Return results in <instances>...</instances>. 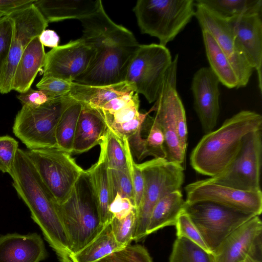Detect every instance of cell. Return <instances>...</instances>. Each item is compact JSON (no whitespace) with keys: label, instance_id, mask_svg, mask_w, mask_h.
Wrapping results in <instances>:
<instances>
[{"label":"cell","instance_id":"cell-44","mask_svg":"<svg viewBox=\"0 0 262 262\" xmlns=\"http://www.w3.org/2000/svg\"><path fill=\"white\" fill-rule=\"evenodd\" d=\"M17 97L23 105L33 107L41 106L53 99L43 91L31 88L26 92L20 94Z\"/></svg>","mask_w":262,"mask_h":262},{"label":"cell","instance_id":"cell-22","mask_svg":"<svg viewBox=\"0 0 262 262\" xmlns=\"http://www.w3.org/2000/svg\"><path fill=\"white\" fill-rule=\"evenodd\" d=\"M33 5L48 23L81 19L95 13L100 0H35Z\"/></svg>","mask_w":262,"mask_h":262},{"label":"cell","instance_id":"cell-24","mask_svg":"<svg viewBox=\"0 0 262 262\" xmlns=\"http://www.w3.org/2000/svg\"><path fill=\"white\" fill-rule=\"evenodd\" d=\"M100 152L97 162L88 171L89 173L94 194L97 200L101 224L105 226L110 223L112 217L109 212L111 203L108 167L107 163L104 142L99 144Z\"/></svg>","mask_w":262,"mask_h":262},{"label":"cell","instance_id":"cell-15","mask_svg":"<svg viewBox=\"0 0 262 262\" xmlns=\"http://www.w3.org/2000/svg\"><path fill=\"white\" fill-rule=\"evenodd\" d=\"M185 190L186 203L210 201L256 215L262 212L261 191H243L205 179L187 185Z\"/></svg>","mask_w":262,"mask_h":262},{"label":"cell","instance_id":"cell-6","mask_svg":"<svg viewBox=\"0 0 262 262\" xmlns=\"http://www.w3.org/2000/svg\"><path fill=\"white\" fill-rule=\"evenodd\" d=\"M75 101L69 94L38 107L23 105L14 119V134L28 149L57 147L58 123L64 111Z\"/></svg>","mask_w":262,"mask_h":262},{"label":"cell","instance_id":"cell-45","mask_svg":"<svg viewBox=\"0 0 262 262\" xmlns=\"http://www.w3.org/2000/svg\"><path fill=\"white\" fill-rule=\"evenodd\" d=\"M130 262H152V258L147 250L140 245H128Z\"/></svg>","mask_w":262,"mask_h":262},{"label":"cell","instance_id":"cell-4","mask_svg":"<svg viewBox=\"0 0 262 262\" xmlns=\"http://www.w3.org/2000/svg\"><path fill=\"white\" fill-rule=\"evenodd\" d=\"M56 208L72 253L90 243L102 230L98 204L88 170H84L69 197Z\"/></svg>","mask_w":262,"mask_h":262},{"label":"cell","instance_id":"cell-37","mask_svg":"<svg viewBox=\"0 0 262 262\" xmlns=\"http://www.w3.org/2000/svg\"><path fill=\"white\" fill-rule=\"evenodd\" d=\"M126 152V160L129 168L134 193V204L136 210L138 207L142 196L144 180L142 170L134 159L127 138H122Z\"/></svg>","mask_w":262,"mask_h":262},{"label":"cell","instance_id":"cell-16","mask_svg":"<svg viewBox=\"0 0 262 262\" xmlns=\"http://www.w3.org/2000/svg\"><path fill=\"white\" fill-rule=\"evenodd\" d=\"M202 30L209 32L229 60L237 77L238 88L246 86L253 69L238 51L226 19H223L195 1V14Z\"/></svg>","mask_w":262,"mask_h":262},{"label":"cell","instance_id":"cell-32","mask_svg":"<svg viewBox=\"0 0 262 262\" xmlns=\"http://www.w3.org/2000/svg\"><path fill=\"white\" fill-rule=\"evenodd\" d=\"M102 140L105 144L108 168L121 170L128 169L123 140L108 127Z\"/></svg>","mask_w":262,"mask_h":262},{"label":"cell","instance_id":"cell-13","mask_svg":"<svg viewBox=\"0 0 262 262\" xmlns=\"http://www.w3.org/2000/svg\"><path fill=\"white\" fill-rule=\"evenodd\" d=\"M33 3L8 15L13 20L14 32L8 58L0 77V93L3 94L12 91L14 71L26 47L48 26Z\"/></svg>","mask_w":262,"mask_h":262},{"label":"cell","instance_id":"cell-30","mask_svg":"<svg viewBox=\"0 0 262 262\" xmlns=\"http://www.w3.org/2000/svg\"><path fill=\"white\" fill-rule=\"evenodd\" d=\"M82 104L76 101L63 113L56 130L57 147L70 153L73 152L75 132Z\"/></svg>","mask_w":262,"mask_h":262},{"label":"cell","instance_id":"cell-33","mask_svg":"<svg viewBox=\"0 0 262 262\" xmlns=\"http://www.w3.org/2000/svg\"><path fill=\"white\" fill-rule=\"evenodd\" d=\"M111 202L117 193L128 198L134 204V193L129 168L121 170L108 168Z\"/></svg>","mask_w":262,"mask_h":262},{"label":"cell","instance_id":"cell-39","mask_svg":"<svg viewBox=\"0 0 262 262\" xmlns=\"http://www.w3.org/2000/svg\"><path fill=\"white\" fill-rule=\"evenodd\" d=\"M14 32V22L8 15L0 18V77L7 61Z\"/></svg>","mask_w":262,"mask_h":262},{"label":"cell","instance_id":"cell-27","mask_svg":"<svg viewBox=\"0 0 262 262\" xmlns=\"http://www.w3.org/2000/svg\"><path fill=\"white\" fill-rule=\"evenodd\" d=\"M202 32L209 68L224 86L238 88L237 77L228 57L209 32Z\"/></svg>","mask_w":262,"mask_h":262},{"label":"cell","instance_id":"cell-34","mask_svg":"<svg viewBox=\"0 0 262 262\" xmlns=\"http://www.w3.org/2000/svg\"><path fill=\"white\" fill-rule=\"evenodd\" d=\"M136 220V211L135 209L123 219L113 217L110 222L116 241L124 247L129 245L133 241Z\"/></svg>","mask_w":262,"mask_h":262},{"label":"cell","instance_id":"cell-19","mask_svg":"<svg viewBox=\"0 0 262 262\" xmlns=\"http://www.w3.org/2000/svg\"><path fill=\"white\" fill-rule=\"evenodd\" d=\"M262 233L259 215H255L228 235L211 253L214 262H243L256 237Z\"/></svg>","mask_w":262,"mask_h":262},{"label":"cell","instance_id":"cell-11","mask_svg":"<svg viewBox=\"0 0 262 262\" xmlns=\"http://www.w3.org/2000/svg\"><path fill=\"white\" fill-rule=\"evenodd\" d=\"M178 59L177 54L166 73L158 98L151 111L155 112L154 120L164 135L165 159L183 165L186 151L181 146L177 132V116L184 107L177 90Z\"/></svg>","mask_w":262,"mask_h":262},{"label":"cell","instance_id":"cell-14","mask_svg":"<svg viewBox=\"0 0 262 262\" xmlns=\"http://www.w3.org/2000/svg\"><path fill=\"white\" fill-rule=\"evenodd\" d=\"M95 54V48L81 37L52 48L46 54L43 76L73 82L88 70Z\"/></svg>","mask_w":262,"mask_h":262},{"label":"cell","instance_id":"cell-20","mask_svg":"<svg viewBox=\"0 0 262 262\" xmlns=\"http://www.w3.org/2000/svg\"><path fill=\"white\" fill-rule=\"evenodd\" d=\"M48 255L42 238L36 232L0 235V262H40Z\"/></svg>","mask_w":262,"mask_h":262},{"label":"cell","instance_id":"cell-35","mask_svg":"<svg viewBox=\"0 0 262 262\" xmlns=\"http://www.w3.org/2000/svg\"><path fill=\"white\" fill-rule=\"evenodd\" d=\"M149 125L147 136L144 139L146 157L152 156L155 159H166L163 132L153 118L150 116Z\"/></svg>","mask_w":262,"mask_h":262},{"label":"cell","instance_id":"cell-50","mask_svg":"<svg viewBox=\"0 0 262 262\" xmlns=\"http://www.w3.org/2000/svg\"><path fill=\"white\" fill-rule=\"evenodd\" d=\"M4 16V14H3L2 13H0V18H2L3 16Z\"/></svg>","mask_w":262,"mask_h":262},{"label":"cell","instance_id":"cell-8","mask_svg":"<svg viewBox=\"0 0 262 262\" xmlns=\"http://www.w3.org/2000/svg\"><path fill=\"white\" fill-rule=\"evenodd\" d=\"M26 152L57 203L64 202L84 170L71 153L58 147L28 149Z\"/></svg>","mask_w":262,"mask_h":262},{"label":"cell","instance_id":"cell-18","mask_svg":"<svg viewBox=\"0 0 262 262\" xmlns=\"http://www.w3.org/2000/svg\"><path fill=\"white\" fill-rule=\"evenodd\" d=\"M220 81L209 67H202L194 74L191 90L195 111L204 132L215 127L220 112Z\"/></svg>","mask_w":262,"mask_h":262},{"label":"cell","instance_id":"cell-29","mask_svg":"<svg viewBox=\"0 0 262 262\" xmlns=\"http://www.w3.org/2000/svg\"><path fill=\"white\" fill-rule=\"evenodd\" d=\"M218 16L229 19L237 16L262 13L261 0H196Z\"/></svg>","mask_w":262,"mask_h":262},{"label":"cell","instance_id":"cell-17","mask_svg":"<svg viewBox=\"0 0 262 262\" xmlns=\"http://www.w3.org/2000/svg\"><path fill=\"white\" fill-rule=\"evenodd\" d=\"M227 20V19H226ZM237 48L255 70L262 90V13H252L227 20Z\"/></svg>","mask_w":262,"mask_h":262},{"label":"cell","instance_id":"cell-7","mask_svg":"<svg viewBox=\"0 0 262 262\" xmlns=\"http://www.w3.org/2000/svg\"><path fill=\"white\" fill-rule=\"evenodd\" d=\"M144 180L140 204L136 210V220L133 241L146 236V230L152 209L163 196L181 190L184 181L183 166L165 159H152L139 164Z\"/></svg>","mask_w":262,"mask_h":262},{"label":"cell","instance_id":"cell-25","mask_svg":"<svg viewBox=\"0 0 262 262\" xmlns=\"http://www.w3.org/2000/svg\"><path fill=\"white\" fill-rule=\"evenodd\" d=\"M132 92H135L134 88L127 81L106 85H88L72 82L69 94L81 103L99 109L110 100Z\"/></svg>","mask_w":262,"mask_h":262},{"label":"cell","instance_id":"cell-38","mask_svg":"<svg viewBox=\"0 0 262 262\" xmlns=\"http://www.w3.org/2000/svg\"><path fill=\"white\" fill-rule=\"evenodd\" d=\"M18 149V142L12 137L0 136V171L10 174Z\"/></svg>","mask_w":262,"mask_h":262},{"label":"cell","instance_id":"cell-12","mask_svg":"<svg viewBox=\"0 0 262 262\" xmlns=\"http://www.w3.org/2000/svg\"><path fill=\"white\" fill-rule=\"evenodd\" d=\"M261 130L246 135L240 150L228 166L218 174L205 180L243 191H261Z\"/></svg>","mask_w":262,"mask_h":262},{"label":"cell","instance_id":"cell-1","mask_svg":"<svg viewBox=\"0 0 262 262\" xmlns=\"http://www.w3.org/2000/svg\"><path fill=\"white\" fill-rule=\"evenodd\" d=\"M79 20L81 38L95 48L96 54L88 70L73 82L106 85L125 81L128 68L140 45L133 33L112 20L102 4Z\"/></svg>","mask_w":262,"mask_h":262},{"label":"cell","instance_id":"cell-40","mask_svg":"<svg viewBox=\"0 0 262 262\" xmlns=\"http://www.w3.org/2000/svg\"><path fill=\"white\" fill-rule=\"evenodd\" d=\"M72 82L52 76H42L36 86L43 91L50 97L55 98L69 94L72 89Z\"/></svg>","mask_w":262,"mask_h":262},{"label":"cell","instance_id":"cell-43","mask_svg":"<svg viewBox=\"0 0 262 262\" xmlns=\"http://www.w3.org/2000/svg\"><path fill=\"white\" fill-rule=\"evenodd\" d=\"M136 209L133 202L127 198L117 193L109 206V212L112 219H123Z\"/></svg>","mask_w":262,"mask_h":262},{"label":"cell","instance_id":"cell-5","mask_svg":"<svg viewBox=\"0 0 262 262\" xmlns=\"http://www.w3.org/2000/svg\"><path fill=\"white\" fill-rule=\"evenodd\" d=\"M133 11L141 32L166 46L194 16L195 1L138 0Z\"/></svg>","mask_w":262,"mask_h":262},{"label":"cell","instance_id":"cell-10","mask_svg":"<svg viewBox=\"0 0 262 262\" xmlns=\"http://www.w3.org/2000/svg\"><path fill=\"white\" fill-rule=\"evenodd\" d=\"M172 61L166 46L159 43L140 45L128 68L125 81L149 103L155 102Z\"/></svg>","mask_w":262,"mask_h":262},{"label":"cell","instance_id":"cell-46","mask_svg":"<svg viewBox=\"0 0 262 262\" xmlns=\"http://www.w3.org/2000/svg\"><path fill=\"white\" fill-rule=\"evenodd\" d=\"M35 0H0V13L8 15L32 4Z\"/></svg>","mask_w":262,"mask_h":262},{"label":"cell","instance_id":"cell-26","mask_svg":"<svg viewBox=\"0 0 262 262\" xmlns=\"http://www.w3.org/2000/svg\"><path fill=\"white\" fill-rule=\"evenodd\" d=\"M185 205L181 190L162 197L155 205L146 230V235L168 226H174Z\"/></svg>","mask_w":262,"mask_h":262},{"label":"cell","instance_id":"cell-28","mask_svg":"<svg viewBox=\"0 0 262 262\" xmlns=\"http://www.w3.org/2000/svg\"><path fill=\"white\" fill-rule=\"evenodd\" d=\"M124 248L116 241L109 223L87 245L72 253L70 258L72 262H95Z\"/></svg>","mask_w":262,"mask_h":262},{"label":"cell","instance_id":"cell-42","mask_svg":"<svg viewBox=\"0 0 262 262\" xmlns=\"http://www.w3.org/2000/svg\"><path fill=\"white\" fill-rule=\"evenodd\" d=\"M149 112L140 113L136 118L121 124H116L108 127L120 138H128L138 130L142 129L143 123Z\"/></svg>","mask_w":262,"mask_h":262},{"label":"cell","instance_id":"cell-47","mask_svg":"<svg viewBox=\"0 0 262 262\" xmlns=\"http://www.w3.org/2000/svg\"><path fill=\"white\" fill-rule=\"evenodd\" d=\"M243 262H262V233L256 237Z\"/></svg>","mask_w":262,"mask_h":262},{"label":"cell","instance_id":"cell-48","mask_svg":"<svg viewBox=\"0 0 262 262\" xmlns=\"http://www.w3.org/2000/svg\"><path fill=\"white\" fill-rule=\"evenodd\" d=\"M41 43L43 46L56 48L58 46L59 37L57 34L52 30H45L38 36Z\"/></svg>","mask_w":262,"mask_h":262},{"label":"cell","instance_id":"cell-41","mask_svg":"<svg viewBox=\"0 0 262 262\" xmlns=\"http://www.w3.org/2000/svg\"><path fill=\"white\" fill-rule=\"evenodd\" d=\"M139 103V99H137L111 115H103L107 126L125 123L137 117L140 114Z\"/></svg>","mask_w":262,"mask_h":262},{"label":"cell","instance_id":"cell-49","mask_svg":"<svg viewBox=\"0 0 262 262\" xmlns=\"http://www.w3.org/2000/svg\"><path fill=\"white\" fill-rule=\"evenodd\" d=\"M127 247L107 255L95 262H130Z\"/></svg>","mask_w":262,"mask_h":262},{"label":"cell","instance_id":"cell-2","mask_svg":"<svg viewBox=\"0 0 262 262\" xmlns=\"http://www.w3.org/2000/svg\"><path fill=\"white\" fill-rule=\"evenodd\" d=\"M13 187L59 262H72L69 241L58 213L57 202L43 184L26 150L18 148L10 173Z\"/></svg>","mask_w":262,"mask_h":262},{"label":"cell","instance_id":"cell-21","mask_svg":"<svg viewBox=\"0 0 262 262\" xmlns=\"http://www.w3.org/2000/svg\"><path fill=\"white\" fill-rule=\"evenodd\" d=\"M74 136L73 152L81 154L99 145L108 129L98 108L82 104Z\"/></svg>","mask_w":262,"mask_h":262},{"label":"cell","instance_id":"cell-3","mask_svg":"<svg viewBox=\"0 0 262 262\" xmlns=\"http://www.w3.org/2000/svg\"><path fill=\"white\" fill-rule=\"evenodd\" d=\"M262 129V117L244 110L225 120L217 129L206 134L191 152L190 162L198 173L211 177L222 172L240 150L244 136Z\"/></svg>","mask_w":262,"mask_h":262},{"label":"cell","instance_id":"cell-36","mask_svg":"<svg viewBox=\"0 0 262 262\" xmlns=\"http://www.w3.org/2000/svg\"><path fill=\"white\" fill-rule=\"evenodd\" d=\"M174 226L177 229V237H184L211 253L198 229L184 209L179 214Z\"/></svg>","mask_w":262,"mask_h":262},{"label":"cell","instance_id":"cell-9","mask_svg":"<svg viewBox=\"0 0 262 262\" xmlns=\"http://www.w3.org/2000/svg\"><path fill=\"white\" fill-rule=\"evenodd\" d=\"M184 209L211 253L232 232L256 215L210 201L185 202Z\"/></svg>","mask_w":262,"mask_h":262},{"label":"cell","instance_id":"cell-23","mask_svg":"<svg viewBox=\"0 0 262 262\" xmlns=\"http://www.w3.org/2000/svg\"><path fill=\"white\" fill-rule=\"evenodd\" d=\"M46 54L44 46L38 36L33 38L26 47L17 64L12 90L21 94L31 88L38 73L43 67Z\"/></svg>","mask_w":262,"mask_h":262},{"label":"cell","instance_id":"cell-31","mask_svg":"<svg viewBox=\"0 0 262 262\" xmlns=\"http://www.w3.org/2000/svg\"><path fill=\"white\" fill-rule=\"evenodd\" d=\"M169 262H214L212 255L184 237H177Z\"/></svg>","mask_w":262,"mask_h":262}]
</instances>
